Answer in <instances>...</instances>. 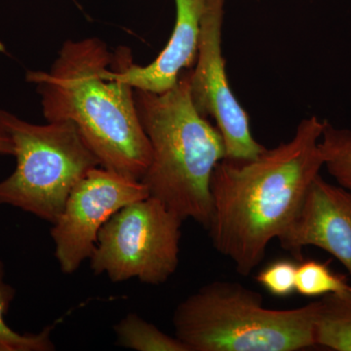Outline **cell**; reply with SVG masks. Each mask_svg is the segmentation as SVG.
<instances>
[{"label": "cell", "mask_w": 351, "mask_h": 351, "mask_svg": "<svg viewBox=\"0 0 351 351\" xmlns=\"http://www.w3.org/2000/svg\"><path fill=\"white\" fill-rule=\"evenodd\" d=\"M295 258L313 246L339 261L351 277V193L318 175L309 186L294 221L278 239Z\"/></svg>", "instance_id": "9"}, {"label": "cell", "mask_w": 351, "mask_h": 351, "mask_svg": "<svg viewBox=\"0 0 351 351\" xmlns=\"http://www.w3.org/2000/svg\"><path fill=\"white\" fill-rule=\"evenodd\" d=\"M182 223L152 196L126 205L101 228L89 258L92 270L113 282L165 283L179 265Z\"/></svg>", "instance_id": "6"}, {"label": "cell", "mask_w": 351, "mask_h": 351, "mask_svg": "<svg viewBox=\"0 0 351 351\" xmlns=\"http://www.w3.org/2000/svg\"><path fill=\"white\" fill-rule=\"evenodd\" d=\"M226 0H209L201 23L195 69L191 71V96L202 117L216 122L226 147V158L247 161L265 147L252 134L250 120L232 93L221 48Z\"/></svg>", "instance_id": "7"}, {"label": "cell", "mask_w": 351, "mask_h": 351, "mask_svg": "<svg viewBox=\"0 0 351 351\" xmlns=\"http://www.w3.org/2000/svg\"><path fill=\"white\" fill-rule=\"evenodd\" d=\"M138 119L152 147V161L142 179L149 196L184 221L207 228L212 212L210 182L226 158L219 129L196 110L191 71L163 92L134 89Z\"/></svg>", "instance_id": "3"}, {"label": "cell", "mask_w": 351, "mask_h": 351, "mask_svg": "<svg viewBox=\"0 0 351 351\" xmlns=\"http://www.w3.org/2000/svg\"><path fill=\"white\" fill-rule=\"evenodd\" d=\"M345 277L332 272L327 263L315 260L304 261L298 265L295 291L304 297L338 294L350 290Z\"/></svg>", "instance_id": "15"}, {"label": "cell", "mask_w": 351, "mask_h": 351, "mask_svg": "<svg viewBox=\"0 0 351 351\" xmlns=\"http://www.w3.org/2000/svg\"><path fill=\"white\" fill-rule=\"evenodd\" d=\"M117 345L138 351H189L177 337L158 329L135 313L122 318L114 326Z\"/></svg>", "instance_id": "12"}, {"label": "cell", "mask_w": 351, "mask_h": 351, "mask_svg": "<svg viewBox=\"0 0 351 351\" xmlns=\"http://www.w3.org/2000/svg\"><path fill=\"white\" fill-rule=\"evenodd\" d=\"M142 181L99 166L90 170L69 195L51 237L60 269L71 274L89 260L104 225L121 208L149 197Z\"/></svg>", "instance_id": "8"}, {"label": "cell", "mask_w": 351, "mask_h": 351, "mask_svg": "<svg viewBox=\"0 0 351 351\" xmlns=\"http://www.w3.org/2000/svg\"><path fill=\"white\" fill-rule=\"evenodd\" d=\"M5 269L0 260V343L7 351H51L55 350L51 341L53 326L46 327L38 334H19L8 326L5 316L15 298V289L4 281Z\"/></svg>", "instance_id": "13"}, {"label": "cell", "mask_w": 351, "mask_h": 351, "mask_svg": "<svg viewBox=\"0 0 351 351\" xmlns=\"http://www.w3.org/2000/svg\"><path fill=\"white\" fill-rule=\"evenodd\" d=\"M314 341L330 350L351 351V288L318 301Z\"/></svg>", "instance_id": "11"}, {"label": "cell", "mask_w": 351, "mask_h": 351, "mask_svg": "<svg viewBox=\"0 0 351 351\" xmlns=\"http://www.w3.org/2000/svg\"><path fill=\"white\" fill-rule=\"evenodd\" d=\"M0 127L14 145L17 164L0 182V205H9L54 223L76 184L101 166L69 121L34 124L0 110Z\"/></svg>", "instance_id": "5"}, {"label": "cell", "mask_w": 351, "mask_h": 351, "mask_svg": "<svg viewBox=\"0 0 351 351\" xmlns=\"http://www.w3.org/2000/svg\"><path fill=\"white\" fill-rule=\"evenodd\" d=\"M0 154L1 156H14L12 140L1 127H0Z\"/></svg>", "instance_id": "17"}, {"label": "cell", "mask_w": 351, "mask_h": 351, "mask_svg": "<svg viewBox=\"0 0 351 351\" xmlns=\"http://www.w3.org/2000/svg\"><path fill=\"white\" fill-rule=\"evenodd\" d=\"M209 0H175L174 29L160 54L147 66L132 61L131 51L120 48L113 54L112 75L134 89L163 93L174 87L180 76L195 64L201 23Z\"/></svg>", "instance_id": "10"}, {"label": "cell", "mask_w": 351, "mask_h": 351, "mask_svg": "<svg viewBox=\"0 0 351 351\" xmlns=\"http://www.w3.org/2000/svg\"><path fill=\"white\" fill-rule=\"evenodd\" d=\"M298 265L289 260L269 263L258 274L257 281L270 294L288 297L295 291Z\"/></svg>", "instance_id": "16"}, {"label": "cell", "mask_w": 351, "mask_h": 351, "mask_svg": "<svg viewBox=\"0 0 351 351\" xmlns=\"http://www.w3.org/2000/svg\"><path fill=\"white\" fill-rule=\"evenodd\" d=\"M319 145L328 172L351 193V131L324 121Z\"/></svg>", "instance_id": "14"}, {"label": "cell", "mask_w": 351, "mask_h": 351, "mask_svg": "<svg viewBox=\"0 0 351 351\" xmlns=\"http://www.w3.org/2000/svg\"><path fill=\"white\" fill-rule=\"evenodd\" d=\"M113 54L98 38L64 41L49 71H29L47 122L75 124L101 167L142 181L152 147L138 119L134 88L115 80Z\"/></svg>", "instance_id": "2"}, {"label": "cell", "mask_w": 351, "mask_h": 351, "mask_svg": "<svg viewBox=\"0 0 351 351\" xmlns=\"http://www.w3.org/2000/svg\"><path fill=\"white\" fill-rule=\"evenodd\" d=\"M324 121L302 119L294 137L265 149L252 160L225 158L210 182L212 212L206 230L213 247L248 276L263 260L271 240L294 221L324 158Z\"/></svg>", "instance_id": "1"}, {"label": "cell", "mask_w": 351, "mask_h": 351, "mask_svg": "<svg viewBox=\"0 0 351 351\" xmlns=\"http://www.w3.org/2000/svg\"><path fill=\"white\" fill-rule=\"evenodd\" d=\"M318 301L293 309L263 306L260 293L215 281L180 302L173 323L189 351H295L315 346Z\"/></svg>", "instance_id": "4"}]
</instances>
